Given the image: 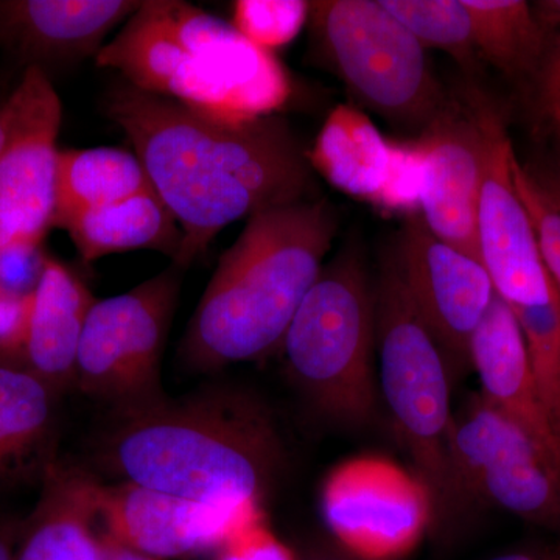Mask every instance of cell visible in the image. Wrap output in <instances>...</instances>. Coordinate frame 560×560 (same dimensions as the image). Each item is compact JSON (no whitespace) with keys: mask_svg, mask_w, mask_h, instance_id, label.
<instances>
[{"mask_svg":"<svg viewBox=\"0 0 560 560\" xmlns=\"http://www.w3.org/2000/svg\"><path fill=\"white\" fill-rule=\"evenodd\" d=\"M154 190L138 154L114 147L60 150L54 228L84 210L98 209Z\"/></svg>","mask_w":560,"mask_h":560,"instance_id":"obj_21","label":"cell"},{"mask_svg":"<svg viewBox=\"0 0 560 560\" xmlns=\"http://www.w3.org/2000/svg\"><path fill=\"white\" fill-rule=\"evenodd\" d=\"M57 397L31 372L0 363V481L39 463L54 433Z\"/></svg>","mask_w":560,"mask_h":560,"instance_id":"obj_22","label":"cell"},{"mask_svg":"<svg viewBox=\"0 0 560 560\" xmlns=\"http://www.w3.org/2000/svg\"><path fill=\"white\" fill-rule=\"evenodd\" d=\"M98 485L90 471L50 463L14 560H103Z\"/></svg>","mask_w":560,"mask_h":560,"instance_id":"obj_19","label":"cell"},{"mask_svg":"<svg viewBox=\"0 0 560 560\" xmlns=\"http://www.w3.org/2000/svg\"><path fill=\"white\" fill-rule=\"evenodd\" d=\"M415 140L422 167L423 223L442 242L480 260L477 212L488 149L482 94L470 92L467 105L452 101Z\"/></svg>","mask_w":560,"mask_h":560,"instance_id":"obj_13","label":"cell"},{"mask_svg":"<svg viewBox=\"0 0 560 560\" xmlns=\"http://www.w3.org/2000/svg\"><path fill=\"white\" fill-rule=\"evenodd\" d=\"M0 253L43 245L54 228L61 101L46 70L28 66L2 105Z\"/></svg>","mask_w":560,"mask_h":560,"instance_id":"obj_10","label":"cell"},{"mask_svg":"<svg viewBox=\"0 0 560 560\" xmlns=\"http://www.w3.org/2000/svg\"><path fill=\"white\" fill-rule=\"evenodd\" d=\"M307 158L312 171L349 197L407 215L419 212L418 143L386 139L355 106L331 109Z\"/></svg>","mask_w":560,"mask_h":560,"instance_id":"obj_14","label":"cell"},{"mask_svg":"<svg viewBox=\"0 0 560 560\" xmlns=\"http://www.w3.org/2000/svg\"><path fill=\"white\" fill-rule=\"evenodd\" d=\"M490 560H559L558 559H547L541 558L539 555H534V552L528 551H514L506 552V555L497 556V558Z\"/></svg>","mask_w":560,"mask_h":560,"instance_id":"obj_32","label":"cell"},{"mask_svg":"<svg viewBox=\"0 0 560 560\" xmlns=\"http://www.w3.org/2000/svg\"><path fill=\"white\" fill-rule=\"evenodd\" d=\"M103 442L120 481L242 512L267 500L287 467L278 419L257 394L210 385L114 418Z\"/></svg>","mask_w":560,"mask_h":560,"instance_id":"obj_2","label":"cell"},{"mask_svg":"<svg viewBox=\"0 0 560 560\" xmlns=\"http://www.w3.org/2000/svg\"><path fill=\"white\" fill-rule=\"evenodd\" d=\"M57 228L68 232L86 264L136 249L160 250L173 261L183 242L175 217L154 190L75 213Z\"/></svg>","mask_w":560,"mask_h":560,"instance_id":"obj_20","label":"cell"},{"mask_svg":"<svg viewBox=\"0 0 560 560\" xmlns=\"http://www.w3.org/2000/svg\"><path fill=\"white\" fill-rule=\"evenodd\" d=\"M3 135H5V130H3L2 106H0V150L3 145Z\"/></svg>","mask_w":560,"mask_h":560,"instance_id":"obj_33","label":"cell"},{"mask_svg":"<svg viewBox=\"0 0 560 560\" xmlns=\"http://www.w3.org/2000/svg\"><path fill=\"white\" fill-rule=\"evenodd\" d=\"M533 10L548 35L560 31V0H541L533 3Z\"/></svg>","mask_w":560,"mask_h":560,"instance_id":"obj_28","label":"cell"},{"mask_svg":"<svg viewBox=\"0 0 560 560\" xmlns=\"http://www.w3.org/2000/svg\"><path fill=\"white\" fill-rule=\"evenodd\" d=\"M482 120L488 149L477 212L480 260L497 296L512 312L544 307L559 300V294L541 257L528 210L515 189L514 147L495 106L485 95Z\"/></svg>","mask_w":560,"mask_h":560,"instance_id":"obj_12","label":"cell"},{"mask_svg":"<svg viewBox=\"0 0 560 560\" xmlns=\"http://www.w3.org/2000/svg\"><path fill=\"white\" fill-rule=\"evenodd\" d=\"M555 139H556V142H558V147H559V150H560V135L555 136Z\"/></svg>","mask_w":560,"mask_h":560,"instance_id":"obj_34","label":"cell"},{"mask_svg":"<svg viewBox=\"0 0 560 560\" xmlns=\"http://www.w3.org/2000/svg\"><path fill=\"white\" fill-rule=\"evenodd\" d=\"M308 16L311 2L304 0H237L231 25L253 46L272 54L296 39Z\"/></svg>","mask_w":560,"mask_h":560,"instance_id":"obj_26","label":"cell"},{"mask_svg":"<svg viewBox=\"0 0 560 560\" xmlns=\"http://www.w3.org/2000/svg\"><path fill=\"white\" fill-rule=\"evenodd\" d=\"M280 352L291 383L320 419L345 429L377 419L375 290L359 249L346 246L324 264Z\"/></svg>","mask_w":560,"mask_h":560,"instance_id":"obj_6","label":"cell"},{"mask_svg":"<svg viewBox=\"0 0 560 560\" xmlns=\"http://www.w3.org/2000/svg\"><path fill=\"white\" fill-rule=\"evenodd\" d=\"M512 178L528 210L541 257L560 298V179L512 158Z\"/></svg>","mask_w":560,"mask_h":560,"instance_id":"obj_25","label":"cell"},{"mask_svg":"<svg viewBox=\"0 0 560 560\" xmlns=\"http://www.w3.org/2000/svg\"><path fill=\"white\" fill-rule=\"evenodd\" d=\"M423 49L447 51L470 68L475 50L469 11L463 0H381Z\"/></svg>","mask_w":560,"mask_h":560,"instance_id":"obj_24","label":"cell"},{"mask_svg":"<svg viewBox=\"0 0 560 560\" xmlns=\"http://www.w3.org/2000/svg\"><path fill=\"white\" fill-rule=\"evenodd\" d=\"M451 456L471 506L488 504L560 533L559 467L481 394L453 416Z\"/></svg>","mask_w":560,"mask_h":560,"instance_id":"obj_9","label":"cell"},{"mask_svg":"<svg viewBox=\"0 0 560 560\" xmlns=\"http://www.w3.org/2000/svg\"><path fill=\"white\" fill-rule=\"evenodd\" d=\"M470 366L480 378L482 399L528 434L560 469V441L541 400L521 324L499 296L471 340Z\"/></svg>","mask_w":560,"mask_h":560,"instance_id":"obj_17","label":"cell"},{"mask_svg":"<svg viewBox=\"0 0 560 560\" xmlns=\"http://www.w3.org/2000/svg\"><path fill=\"white\" fill-rule=\"evenodd\" d=\"M374 290L381 399L425 493L434 536L448 539L471 510L452 464V372L390 253Z\"/></svg>","mask_w":560,"mask_h":560,"instance_id":"obj_5","label":"cell"},{"mask_svg":"<svg viewBox=\"0 0 560 560\" xmlns=\"http://www.w3.org/2000/svg\"><path fill=\"white\" fill-rule=\"evenodd\" d=\"M248 515L132 482L98 485L102 533L158 560L197 559L221 551L235 539Z\"/></svg>","mask_w":560,"mask_h":560,"instance_id":"obj_15","label":"cell"},{"mask_svg":"<svg viewBox=\"0 0 560 560\" xmlns=\"http://www.w3.org/2000/svg\"><path fill=\"white\" fill-rule=\"evenodd\" d=\"M526 86L537 130L552 138L560 135V31L551 33L539 68Z\"/></svg>","mask_w":560,"mask_h":560,"instance_id":"obj_27","label":"cell"},{"mask_svg":"<svg viewBox=\"0 0 560 560\" xmlns=\"http://www.w3.org/2000/svg\"><path fill=\"white\" fill-rule=\"evenodd\" d=\"M184 272L172 264L127 293L92 305L80 341L75 386L108 405L114 418L138 415L168 399L162 357Z\"/></svg>","mask_w":560,"mask_h":560,"instance_id":"obj_8","label":"cell"},{"mask_svg":"<svg viewBox=\"0 0 560 560\" xmlns=\"http://www.w3.org/2000/svg\"><path fill=\"white\" fill-rule=\"evenodd\" d=\"M302 560H361L355 552L345 550H323L312 552L311 556Z\"/></svg>","mask_w":560,"mask_h":560,"instance_id":"obj_31","label":"cell"},{"mask_svg":"<svg viewBox=\"0 0 560 560\" xmlns=\"http://www.w3.org/2000/svg\"><path fill=\"white\" fill-rule=\"evenodd\" d=\"M308 22L320 57L360 105L419 135L451 105L425 49L381 0L311 2Z\"/></svg>","mask_w":560,"mask_h":560,"instance_id":"obj_7","label":"cell"},{"mask_svg":"<svg viewBox=\"0 0 560 560\" xmlns=\"http://www.w3.org/2000/svg\"><path fill=\"white\" fill-rule=\"evenodd\" d=\"M469 11L477 55L514 81L528 83L550 35L523 0H463Z\"/></svg>","mask_w":560,"mask_h":560,"instance_id":"obj_23","label":"cell"},{"mask_svg":"<svg viewBox=\"0 0 560 560\" xmlns=\"http://www.w3.org/2000/svg\"><path fill=\"white\" fill-rule=\"evenodd\" d=\"M338 232L329 201L253 213L221 254L179 345L187 371L212 374L278 352Z\"/></svg>","mask_w":560,"mask_h":560,"instance_id":"obj_3","label":"cell"},{"mask_svg":"<svg viewBox=\"0 0 560 560\" xmlns=\"http://www.w3.org/2000/svg\"><path fill=\"white\" fill-rule=\"evenodd\" d=\"M559 560H560V558H559Z\"/></svg>","mask_w":560,"mask_h":560,"instance_id":"obj_35","label":"cell"},{"mask_svg":"<svg viewBox=\"0 0 560 560\" xmlns=\"http://www.w3.org/2000/svg\"><path fill=\"white\" fill-rule=\"evenodd\" d=\"M18 536L9 526L0 525V560H14Z\"/></svg>","mask_w":560,"mask_h":560,"instance_id":"obj_30","label":"cell"},{"mask_svg":"<svg viewBox=\"0 0 560 560\" xmlns=\"http://www.w3.org/2000/svg\"><path fill=\"white\" fill-rule=\"evenodd\" d=\"M102 544L103 560H158L142 555V552L131 550V548L124 547L119 541L110 539V537L103 533Z\"/></svg>","mask_w":560,"mask_h":560,"instance_id":"obj_29","label":"cell"},{"mask_svg":"<svg viewBox=\"0 0 560 560\" xmlns=\"http://www.w3.org/2000/svg\"><path fill=\"white\" fill-rule=\"evenodd\" d=\"M95 61L136 90L230 125L276 116L293 92L275 54L253 46L231 22L179 0L142 2Z\"/></svg>","mask_w":560,"mask_h":560,"instance_id":"obj_4","label":"cell"},{"mask_svg":"<svg viewBox=\"0 0 560 560\" xmlns=\"http://www.w3.org/2000/svg\"><path fill=\"white\" fill-rule=\"evenodd\" d=\"M105 110L183 232L172 261L183 270L234 221L304 200L311 189L307 151L278 116L223 124L128 83L109 91Z\"/></svg>","mask_w":560,"mask_h":560,"instance_id":"obj_1","label":"cell"},{"mask_svg":"<svg viewBox=\"0 0 560 560\" xmlns=\"http://www.w3.org/2000/svg\"><path fill=\"white\" fill-rule=\"evenodd\" d=\"M390 254L452 377H459L471 370V340L497 298L489 272L470 254L438 238L419 212L407 217Z\"/></svg>","mask_w":560,"mask_h":560,"instance_id":"obj_11","label":"cell"},{"mask_svg":"<svg viewBox=\"0 0 560 560\" xmlns=\"http://www.w3.org/2000/svg\"><path fill=\"white\" fill-rule=\"evenodd\" d=\"M95 301L79 275L47 256L28 296L20 341L5 364L31 372L57 396L75 386L80 341Z\"/></svg>","mask_w":560,"mask_h":560,"instance_id":"obj_16","label":"cell"},{"mask_svg":"<svg viewBox=\"0 0 560 560\" xmlns=\"http://www.w3.org/2000/svg\"><path fill=\"white\" fill-rule=\"evenodd\" d=\"M140 5L135 0H0V44L39 68L90 57Z\"/></svg>","mask_w":560,"mask_h":560,"instance_id":"obj_18","label":"cell"}]
</instances>
